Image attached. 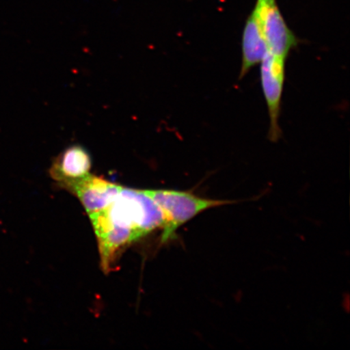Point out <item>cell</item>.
Segmentation results:
<instances>
[{"label":"cell","instance_id":"6da1fadb","mask_svg":"<svg viewBox=\"0 0 350 350\" xmlns=\"http://www.w3.org/2000/svg\"><path fill=\"white\" fill-rule=\"evenodd\" d=\"M89 216L95 232L115 231L131 243L163 228L165 223L159 204L144 190L124 187L108 207Z\"/></svg>","mask_w":350,"mask_h":350},{"label":"cell","instance_id":"7a4b0ae2","mask_svg":"<svg viewBox=\"0 0 350 350\" xmlns=\"http://www.w3.org/2000/svg\"><path fill=\"white\" fill-rule=\"evenodd\" d=\"M159 204L165 217L161 243L174 239L179 227L206 210L233 204L234 200L204 198L189 191L144 190Z\"/></svg>","mask_w":350,"mask_h":350},{"label":"cell","instance_id":"3957f363","mask_svg":"<svg viewBox=\"0 0 350 350\" xmlns=\"http://www.w3.org/2000/svg\"><path fill=\"white\" fill-rule=\"evenodd\" d=\"M255 12L270 54L286 59L297 45V38L288 28L277 0H257Z\"/></svg>","mask_w":350,"mask_h":350},{"label":"cell","instance_id":"277c9868","mask_svg":"<svg viewBox=\"0 0 350 350\" xmlns=\"http://www.w3.org/2000/svg\"><path fill=\"white\" fill-rule=\"evenodd\" d=\"M286 59L268 53L260 62V81L267 107L269 113L271 142H278L281 137L279 119L284 81Z\"/></svg>","mask_w":350,"mask_h":350},{"label":"cell","instance_id":"5b68a950","mask_svg":"<svg viewBox=\"0 0 350 350\" xmlns=\"http://www.w3.org/2000/svg\"><path fill=\"white\" fill-rule=\"evenodd\" d=\"M60 186L77 196L89 215L108 207L122 188L90 174L76 180L61 183Z\"/></svg>","mask_w":350,"mask_h":350},{"label":"cell","instance_id":"8992f818","mask_svg":"<svg viewBox=\"0 0 350 350\" xmlns=\"http://www.w3.org/2000/svg\"><path fill=\"white\" fill-rule=\"evenodd\" d=\"M91 157L85 148L72 146L57 157L50 170L51 177L61 183L76 180L90 174Z\"/></svg>","mask_w":350,"mask_h":350},{"label":"cell","instance_id":"52a82bcc","mask_svg":"<svg viewBox=\"0 0 350 350\" xmlns=\"http://www.w3.org/2000/svg\"><path fill=\"white\" fill-rule=\"evenodd\" d=\"M243 59L240 70V79L247 75L250 70L260 64L268 53L264 34L255 12L249 16L243 29L242 40Z\"/></svg>","mask_w":350,"mask_h":350}]
</instances>
